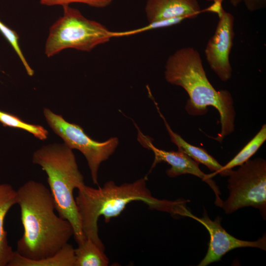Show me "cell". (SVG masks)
<instances>
[{"mask_svg": "<svg viewBox=\"0 0 266 266\" xmlns=\"http://www.w3.org/2000/svg\"><path fill=\"white\" fill-rule=\"evenodd\" d=\"M146 177L132 183L116 185L113 181L94 188L84 185L78 189L75 198L86 238L93 241L101 249L104 246L99 237L98 221L102 216L105 222L118 216L127 205L134 201H142L152 209L166 212L172 215L185 216L188 210L186 201L159 200L153 197L146 186Z\"/></svg>", "mask_w": 266, "mask_h": 266, "instance_id": "7a4b0ae2", "label": "cell"}, {"mask_svg": "<svg viewBox=\"0 0 266 266\" xmlns=\"http://www.w3.org/2000/svg\"><path fill=\"white\" fill-rule=\"evenodd\" d=\"M114 0H40L41 4L46 6L69 5L81 3L96 8H104L109 5Z\"/></svg>", "mask_w": 266, "mask_h": 266, "instance_id": "d6986e66", "label": "cell"}, {"mask_svg": "<svg viewBox=\"0 0 266 266\" xmlns=\"http://www.w3.org/2000/svg\"><path fill=\"white\" fill-rule=\"evenodd\" d=\"M230 1L233 6H236L240 2L243 1V0H230Z\"/></svg>", "mask_w": 266, "mask_h": 266, "instance_id": "7402d4cb", "label": "cell"}, {"mask_svg": "<svg viewBox=\"0 0 266 266\" xmlns=\"http://www.w3.org/2000/svg\"><path fill=\"white\" fill-rule=\"evenodd\" d=\"M7 266H75L74 249L68 243L54 255L38 260L25 258L15 251Z\"/></svg>", "mask_w": 266, "mask_h": 266, "instance_id": "5bb4252c", "label": "cell"}, {"mask_svg": "<svg viewBox=\"0 0 266 266\" xmlns=\"http://www.w3.org/2000/svg\"><path fill=\"white\" fill-rule=\"evenodd\" d=\"M154 103L158 113L164 121L171 142L177 146L178 150L182 151L198 163H201L205 165L211 171H213L212 173L210 174L212 177L217 174H220L222 176H224L223 172V166L220 164L204 149L191 145L183 139L180 135L173 132L160 111L157 103L155 101Z\"/></svg>", "mask_w": 266, "mask_h": 266, "instance_id": "4fadbf2b", "label": "cell"}, {"mask_svg": "<svg viewBox=\"0 0 266 266\" xmlns=\"http://www.w3.org/2000/svg\"><path fill=\"white\" fill-rule=\"evenodd\" d=\"M136 128L139 142L143 146L154 153L155 158L151 170L157 164L164 162L170 166V168L166 171V174L169 177H175L186 174L198 177L211 188L216 196L215 204L220 206L222 200L219 196L221 194L219 189L211 179L210 174H205L200 169L199 163L181 151H167L157 148L149 137L143 134L137 127Z\"/></svg>", "mask_w": 266, "mask_h": 266, "instance_id": "30bf717a", "label": "cell"}, {"mask_svg": "<svg viewBox=\"0 0 266 266\" xmlns=\"http://www.w3.org/2000/svg\"><path fill=\"white\" fill-rule=\"evenodd\" d=\"M75 266H106L109 259L93 241L86 238L74 249Z\"/></svg>", "mask_w": 266, "mask_h": 266, "instance_id": "9a60e30c", "label": "cell"}, {"mask_svg": "<svg viewBox=\"0 0 266 266\" xmlns=\"http://www.w3.org/2000/svg\"><path fill=\"white\" fill-rule=\"evenodd\" d=\"M16 204V190L9 184H0V266H7L14 255L8 241L4 221L8 211Z\"/></svg>", "mask_w": 266, "mask_h": 266, "instance_id": "7c38bea8", "label": "cell"}, {"mask_svg": "<svg viewBox=\"0 0 266 266\" xmlns=\"http://www.w3.org/2000/svg\"><path fill=\"white\" fill-rule=\"evenodd\" d=\"M16 193L24 231L16 251L33 260L54 255L73 236L71 224L56 214L53 197L43 183L29 180Z\"/></svg>", "mask_w": 266, "mask_h": 266, "instance_id": "6da1fadb", "label": "cell"}, {"mask_svg": "<svg viewBox=\"0 0 266 266\" xmlns=\"http://www.w3.org/2000/svg\"><path fill=\"white\" fill-rule=\"evenodd\" d=\"M236 170H232L228 181L229 196L220 207L226 214L248 206L258 209L266 217V161L248 160Z\"/></svg>", "mask_w": 266, "mask_h": 266, "instance_id": "8992f818", "label": "cell"}, {"mask_svg": "<svg viewBox=\"0 0 266 266\" xmlns=\"http://www.w3.org/2000/svg\"><path fill=\"white\" fill-rule=\"evenodd\" d=\"M266 140V125L262 126L260 131L243 148L223 167L224 176H228L232 168L239 166L254 155Z\"/></svg>", "mask_w": 266, "mask_h": 266, "instance_id": "2e32d148", "label": "cell"}, {"mask_svg": "<svg viewBox=\"0 0 266 266\" xmlns=\"http://www.w3.org/2000/svg\"><path fill=\"white\" fill-rule=\"evenodd\" d=\"M145 11L151 23L179 17L194 18L201 9L197 0H147Z\"/></svg>", "mask_w": 266, "mask_h": 266, "instance_id": "8fae6325", "label": "cell"}, {"mask_svg": "<svg viewBox=\"0 0 266 266\" xmlns=\"http://www.w3.org/2000/svg\"><path fill=\"white\" fill-rule=\"evenodd\" d=\"M203 226L210 234V241L207 253L199 266H206L219 261L230 251L241 247H256L266 250V236L265 234L256 241H246L237 239L229 234L222 227L221 218L217 217L211 220L204 209L202 217L199 218L193 214L190 216Z\"/></svg>", "mask_w": 266, "mask_h": 266, "instance_id": "9c48e42d", "label": "cell"}, {"mask_svg": "<svg viewBox=\"0 0 266 266\" xmlns=\"http://www.w3.org/2000/svg\"><path fill=\"white\" fill-rule=\"evenodd\" d=\"M165 77L168 83L182 87L189 99L185 106L188 114H205L208 106L218 110L221 131L212 138L221 143L233 132L235 112L231 93L227 90L217 91L208 80L199 52L192 47L177 50L167 59Z\"/></svg>", "mask_w": 266, "mask_h": 266, "instance_id": "3957f363", "label": "cell"}, {"mask_svg": "<svg viewBox=\"0 0 266 266\" xmlns=\"http://www.w3.org/2000/svg\"><path fill=\"white\" fill-rule=\"evenodd\" d=\"M63 8V15L49 30L45 45V54L48 57L67 48L90 52L119 36V32H111L101 23L86 18L78 9L69 5Z\"/></svg>", "mask_w": 266, "mask_h": 266, "instance_id": "5b68a950", "label": "cell"}, {"mask_svg": "<svg viewBox=\"0 0 266 266\" xmlns=\"http://www.w3.org/2000/svg\"><path fill=\"white\" fill-rule=\"evenodd\" d=\"M187 18L185 17H179L149 23L146 26L140 29L134 30L133 31H131L130 32H121V36L130 35L147 30L171 26L177 24Z\"/></svg>", "mask_w": 266, "mask_h": 266, "instance_id": "ffe728a7", "label": "cell"}, {"mask_svg": "<svg viewBox=\"0 0 266 266\" xmlns=\"http://www.w3.org/2000/svg\"><path fill=\"white\" fill-rule=\"evenodd\" d=\"M0 123L4 127L18 128L27 131L40 140L47 138L48 133L42 126L28 123L18 117L0 110Z\"/></svg>", "mask_w": 266, "mask_h": 266, "instance_id": "e0dca14e", "label": "cell"}, {"mask_svg": "<svg viewBox=\"0 0 266 266\" xmlns=\"http://www.w3.org/2000/svg\"><path fill=\"white\" fill-rule=\"evenodd\" d=\"M0 32L12 46L24 66L29 76L34 74L33 70L30 67L26 60L19 43V37L17 33L12 30L0 20Z\"/></svg>", "mask_w": 266, "mask_h": 266, "instance_id": "ac0fdd59", "label": "cell"}, {"mask_svg": "<svg viewBox=\"0 0 266 266\" xmlns=\"http://www.w3.org/2000/svg\"><path fill=\"white\" fill-rule=\"evenodd\" d=\"M32 161L46 173L56 211L61 218L71 224L77 243H82L86 238L73 191L85 184L72 150L64 143L49 144L33 153Z\"/></svg>", "mask_w": 266, "mask_h": 266, "instance_id": "277c9868", "label": "cell"}, {"mask_svg": "<svg viewBox=\"0 0 266 266\" xmlns=\"http://www.w3.org/2000/svg\"><path fill=\"white\" fill-rule=\"evenodd\" d=\"M248 9L254 11L259 9L265 5L266 0H243Z\"/></svg>", "mask_w": 266, "mask_h": 266, "instance_id": "44dd1931", "label": "cell"}, {"mask_svg": "<svg viewBox=\"0 0 266 266\" xmlns=\"http://www.w3.org/2000/svg\"><path fill=\"white\" fill-rule=\"evenodd\" d=\"M219 17L215 33L208 40L204 53L211 69L221 81L226 82L232 74L230 54L234 36V19L223 9Z\"/></svg>", "mask_w": 266, "mask_h": 266, "instance_id": "ba28073f", "label": "cell"}, {"mask_svg": "<svg viewBox=\"0 0 266 266\" xmlns=\"http://www.w3.org/2000/svg\"><path fill=\"white\" fill-rule=\"evenodd\" d=\"M45 118L49 127L64 140L69 148L80 151L85 156L90 170L93 182L98 185V171L101 163L114 152L119 141L112 137L103 142L92 139L78 125L69 123L62 115L50 109L43 110Z\"/></svg>", "mask_w": 266, "mask_h": 266, "instance_id": "52a82bcc", "label": "cell"}]
</instances>
